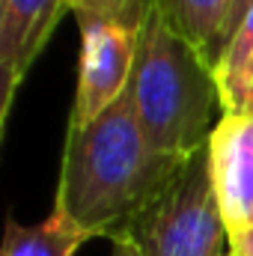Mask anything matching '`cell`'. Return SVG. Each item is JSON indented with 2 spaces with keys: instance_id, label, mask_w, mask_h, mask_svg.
Listing matches in <instances>:
<instances>
[{
  "instance_id": "6da1fadb",
  "label": "cell",
  "mask_w": 253,
  "mask_h": 256,
  "mask_svg": "<svg viewBox=\"0 0 253 256\" xmlns=\"http://www.w3.org/2000/svg\"><path fill=\"white\" fill-rule=\"evenodd\" d=\"M188 158L164 155L146 140L126 90L90 126H68L54 208L114 242L170 188Z\"/></svg>"
},
{
  "instance_id": "7a4b0ae2",
  "label": "cell",
  "mask_w": 253,
  "mask_h": 256,
  "mask_svg": "<svg viewBox=\"0 0 253 256\" xmlns=\"http://www.w3.org/2000/svg\"><path fill=\"white\" fill-rule=\"evenodd\" d=\"M128 96L146 140L176 158L202 149L218 128L214 114L224 116L214 66L167 24L158 6L149 12Z\"/></svg>"
},
{
  "instance_id": "3957f363",
  "label": "cell",
  "mask_w": 253,
  "mask_h": 256,
  "mask_svg": "<svg viewBox=\"0 0 253 256\" xmlns=\"http://www.w3.org/2000/svg\"><path fill=\"white\" fill-rule=\"evenodd\" d=\"M206 146L190 155L170 188L114 242H128L140 256H232L230 230L212 188Z\"/></svg>"
},
{
  "instance_id": "277c9868",
  "label": "cell",
  "mask_w": 253,
  "mask_h": 256,
  "mask_svg": "<svg viewBox=\"0 0 253 256\" xmlns=\"http://www.w3.org/2000/svg\"><path fill=\"white\" fill-rule=\"evenodd\" d=\"M152 6L155 0H98L72 9L80 27V66L68 126H90L128 90Z\"/></svg>"
},
{
  "instance_id": "5b68a950",
  "label": "cell",
  "mask_w": 253,
  "mask_h": 256,
  "mask_svg": "<svg viewBox=\"0 0 253 256\" xmlns=\"http://www.w3.org/2000/svg\"><path fill=\"white\" fill-rule=\"evenodd\" d=\"M66 12L68 0H0V126H6L21 80Z\"/></svg>"
},
{
  "instance_id": "8992f818",
  "label": "cell",
  "mask_w": 253,
  "mask_h": 256,
  "mask_svg": "<svg viewBox=\"0 0 253 256\" xmlns=\"http://www.w3.org/2000/svg\"><path fill=\"white\" fill-rule=\"evenodd\" d=\"M206 149L212 188L232 238L253 224V116H220Z\"/></svg>"
},
{
  "instance_id": "52a82bcc",
  "label": "cell",
  "mask_w": 253,
  "mask_h": 256,
  "mask_svg": "<svg viewBox=\"0 0 253 256\" xmlns=\"http://www.w3.org/2000/svg\"><path fill=\"white\" fill-rule=\"evenodd\" d=\"M236 0H155L167 24L218 68L224 57V33Z\"/></svg>"
},
{
  "instance_id": "ba28073f",
  "label": "cell",
  "mask_w": 253,
  "mask_h": 256,
  "mask_svg": "<svg viewBox=\"0 0 253 256\" xmlns=\"http://www.w3.org/2000/svg\"><path fill=\"white\" fill-rule=\"evenodd\" d=\"M90 238L96 236L84 230L78 220H72L63 208H54L36 226H24L9 214L0 256H74Z\"/></svg>"
},
{
  "instance_id": "9c48e42d",
  "label": "cell",
  "mask_w": 253,
  "mask_h": 256,
  "mask_svg": "<svg viewBox=\"0 0 253 256\" xmlns=\"http://www.w3.org/2000/svg\"><path fill=\"white\" fill-rule=\"evenodd\" d=\"M214 74H218V86H220L224 116H242L253 86V6L242 18L238 30L232 33Z\"/></svg>"
},
{
  "instance_id": "30bf717a",
  "label": "cell",
  "mask_w": 253,
  "mask_h": 256,
  "mask_svg": "<svg viewBox=\"0 0 253 256\" xmlns=\"http://www.w3.org/2000/svg\"><path fill=\"white\" fill-rule=\"evenodd\" d=\"M253 0H236L232 3V12H230V21H226V33H224V51H226V45H230V39H232V33L238 30V24H242V18L250 12Z\"/></svg>"
},
{
  "instance_id": "8fae6325",
  "label": "cell",
  "mask_w": 253,
  "mask_h": 256,
  "mask_svg": "<svg viewBox=\"0 0 253 256\" xmlns=\"http://www.w3.org/2000/svg\"><path fill=\"white\" fill-rule=\"evenodd\" d=\"M230 242H232V256H253V226L232 236Z\"/></svg>"
},
{
  "instance_id": "7c38bea8",
  "label": "cell",
  "mask_w": 253,
  "mask_h": 256,
  "mask_svg": "<svg viewBox=\"0 0 253 256\" xmlns=\"http://www.w3.org/2000/svg\"><path fill=\"white\" fill-rule=\"evenodd\" d=\"M110 256H140L128 242H114V250H110Z\"/></svg>"
},
{
  "instance_id": "4fadbf2b",
  "label": "cell",
  "mask_w": 253,
  "mask_h": 256,
  "mask_svg": "<svg viewBox=\"0 0 253 256\" xmlns=\"http://www.w3.org/2000/svg\"><path fill=\"white\" fill-rule=\"evenodd\" d=\"M244 114L253 116V86H250V96H248V104H244Z\"/></svg>"
},
{
  "instance_id": "5bb4252c",
  "label": "cell",
  "mask_w": 253,
  "mask_h": 256,
  "mask_svg": "<svg viewBox=\"0 0 253 256\" xmlns=\"http://www.w3.org/2000/svg\"><path fill=\"white\" fill-rule=\"evenodd\" d=\"M84 3H98V0H68V9H74V6H84Z\"/></svg>"
},
{
  "instance_id": "9a60e30c",
  "label": "cell",
  "mask_w": 253,
  "mask_h": 256,
  "mask_svg": "<svg viewBox=\"0 0 253 256\" xmlns=\"http://www.w3.org/2000/svg\"><path fill=\"white\" fill-rule=\"evenodd\" d=\"M250 226H253V224H250Z\"/></svg>"
}]
</instances>
